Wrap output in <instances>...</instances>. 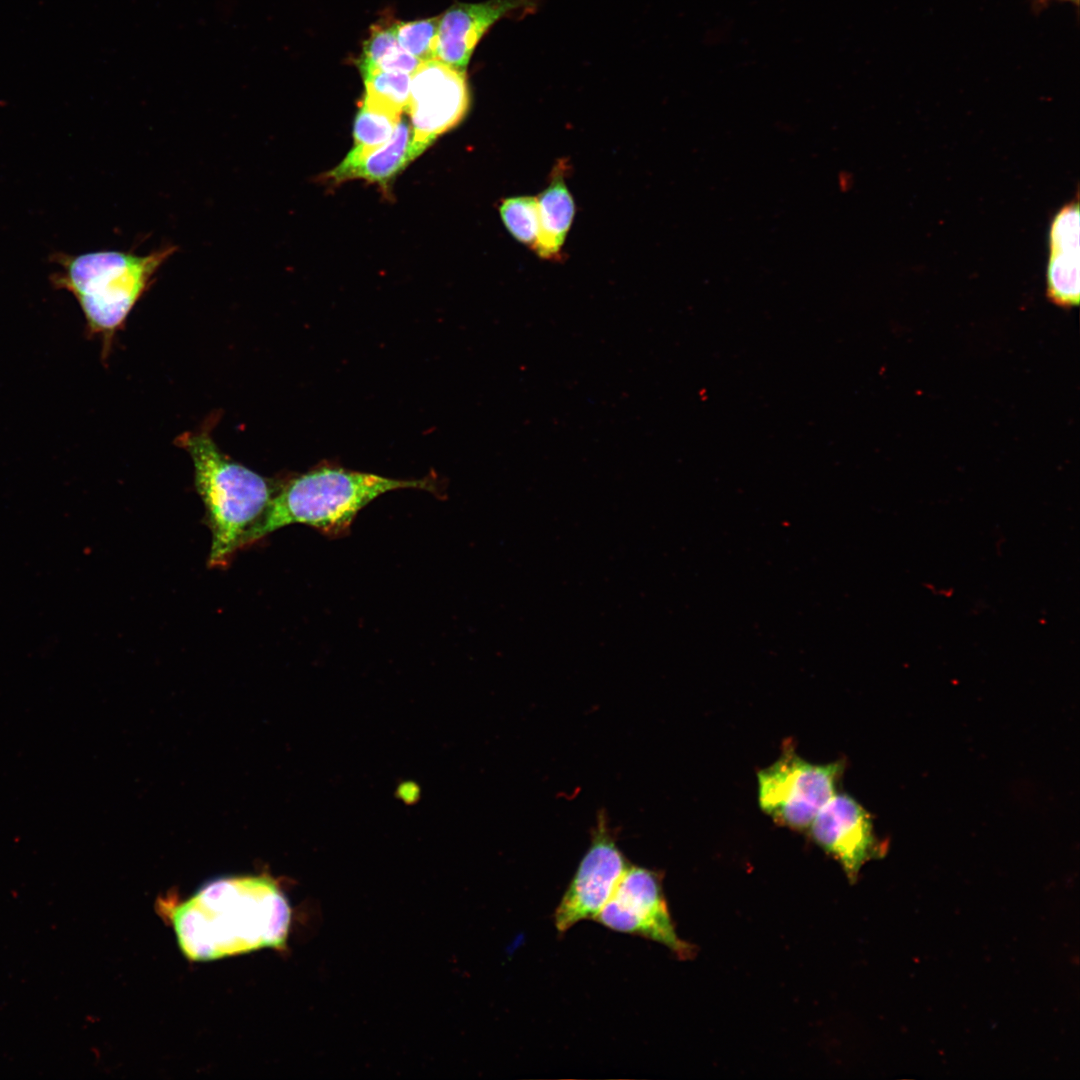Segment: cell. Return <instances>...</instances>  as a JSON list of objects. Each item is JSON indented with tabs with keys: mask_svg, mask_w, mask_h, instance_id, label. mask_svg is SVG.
I'll use <instances>...</instances> for the list:
<instances>
[{
	"mask_svg": "<svg viewBox=\"0 0 1080 1080\" xmlns=\"http://www.w3.org/2000/svg\"><path fill=\"white\" fill-rule=\"evenodd\" d=\"M170 920L184 955L207 961L261 948L284 949L291 909L266 876L224 877L175 905Z\"/></svg>",
	"mask_w": 1080,
	"mask_h": 1080,
	"instance_id": "6da1fadb",
	"label": "cell"
},
{
	"mask_svg": "<svg viewBox=\"0 0 1080 1080\" xmlns=\"http://www.w3.org/2000/svg\"><path fill=\"white\" fill-rule=\"evenodd\" d=\"M1079 235V204L1075 199L1057 212L1049 229L1046 294L1052 303L1062 308H1072L1079 303Z\"/></svg>",
	"mask_w": 1080,
	"mask_h": 1080,
	"instance_id": "8fae6325",
	"label": "cell"
},
{
	"mask_svg": "<svg viewBox=\"0 0 1080 1080\" xmlns=\"http://www.w3.org/2000/svg\"><path fill=\"white\" fill-rule=\"evenodd\" d=\"M399 489L435 492L438 488L433 479H395L340 467H318L276 489L245 547L292 524L310 526L328 537L344 536L365 506Z\"/></svg>",
	"mask_w": 1080,
	"mask_h": 1080,
	"instance_id": "7a4b0ae2",
	"label": "cell"
},
{
	"mask_svg": "<svg viewBox=\"0 0 1080 1080\" xmlns=\"http://www.w3.org/2000/svg\"><path fill=\"white\" fill-rule=\"evenodd\" d=\"M843 761L814 764L797 754L790 743L779 758L757 773L758 802L776 824L807 830L820 809L837 793Z\"/></svg>",
	"mask_w": 1080,
	"mask_h": 1080,
	"instance_id": "5b68a950",
	"label": "cell"
},
{
	"mask_svg": "<svg viewBox=\"0 0 1080 1080\" xmlns=\"http://www.w3.org/2000/svg\"><path fill=\"white\" fill-rule=\"evenodd\" d=\"M412 140V128L405 120H400L392 137L385 145L360 158L345 157L325 177L336 184L359 178L386 185L420 155Z\"/></svg>",
	"mask_w": 1080,
	"mask_h": 1080,
	"instance_id": "7c38bea8",
	"label": "cell"
},
{
	"mask_svg": "<svg viewBox=\"0 0 1080 1080\" xmlns=\"http://www.w3.org/2000/svg\"><path fill=\"white\" fill-rule=\"evenodd\" d=\"M628 866L607 816L600 811L590 845L554 911L556 930L563 934L581 921L595 920Z\"/></svg>",
	"mask_w": 1080,
	"mask_h": 1080,
	"instance_id": "52a82bcc",
	"label": "cell"
},
{
	"mask_svg": "<svg viewBox=\"0 0 1080 1080\" xmlns=\"http://www.w3.org/2000/svg\"><path fill=\"white\" fill-rule=\"evenodd\" d=\"M400 117L401 114L363 100L354 121V148L346 158H360L385 145L392 137Z\"/></svg>",
	"mask_w": 1080,
	"mask_h": 1080,
	"instance_id": "9a60e30c",
	"label": "cell"
},
{
	"mask_svg": "<svg viewBox=\"0 0 1080 1080\" xmlns=\"http://www.w3.org/2000/svg\"><path fill=\"white\" fill-rule=\"evenodd\" d=\"M176 250L175 245H167L144 255L97 251L65 256L53 282L75 296L88 330L102 337L107 353L115 332Z\"/></svg>",
	"mask_w": 1080,
	"mask_h": 1080,
	"instance_id": "277c9868",
	"label": "cell"
},
{
	"mask_svg": "<svg viewBox=\"0 0 1080 1080\" xmlns=\"http://www.w3.org/2000/svg\"><path fill=\"white\" fill-rule=\"evenodd\" d=\"M533 7L531 0L455 3L439 17L435 59L465 71L476 45L493 24Z\"/></svg>",
	"mask_w": 1080,
	"mask_h": 1080,
	"instance_id": "30bf717a",
	"label": "cell"
},
{
	"mask_svg": "<svg viewBox=\"0 0 1080 1080\" xmlns=\"http://www.w3.org/2000/svg\"><path fill=\"white\" fill-rule=\"evenodd\" d=\"M562 162L555 167L548 186L536 197L538 233L533 246L545 260L561 257V249L575 215L574 199L565 183Z\"/></svg>",
	"mask_w": 1080,
	"mask_h": 1080,
	"instance_id": "4fadbf2b",
	"label": "cell"
},
{
	"mask_svg": "<svg viewBox=\"0 0 1080 1080\" xmlns=\"http://www.w3.org/2000/svg\"><path fill=\"white\" fill-rule=\"evenodd\" d=\"M504 226L512 237L533 248L538 233L537 199L533 196H513L499 206Z\"/></svg>",
	"mask_w": 1080,
	"mask_h": 1080,
	"instance_id": "e0dca14e",
	"label": "cell"
},
{
	"mask_svg": "<svg viewBox=\"0 0 1080 1080\" xmlns=\"http://www.w3.org/2000/svg\"><path fill=\"white\" fill-rule=\"evenodd\" d=\"M470 106L464 70L437 59L420 62L411 74L407 110L413 145L422 154L441 134L458 125Z\"/></svg>",
	"mask_w": 1080,
	"mask_h": 1080,
	"instance_id": "ba28073f",
	"label": "cell"
},
{
	"mask_svg": "<svg viewBox=\"0 0 1080 1080\" xmlns=\"http://www.w3.org/2000/svg\"><path fill=\"white\" fill-rule=\"evenodd\" d=\"M662 878L655 870L629 864L595 921L613 931L657 942L686 960L694 956L695 947L676 932Z\"/></svg>",
	"mask_w": 1080,
	"mask_h": 1080,
	"instance_id": "8992f818",
	"label": "cell"
},
{
	"mask_svg": "<svg viewBox=\"0 0 1080 1080\" xmlns=\"http://www.w3.org/2000/svg\"><path fill=\"white\" fill-rule=\"evenodd\" d=\"M177 443L190 455L196 490L204 504L212 541L210 568H226L245 547L276 489L244 465L225 456L208 432L183 433Z\"/></svg>",
	"mask_w": 1080,
	"mask_h": 1080,
	"instance_id": "3957f363",
	"label": "cell"
},
{
	"mask_svg": "<svg viewBox=\"0 0 1080 1080\" xmlns=\"http://www.w3.org/2000/svg\"><path fill=\"white\" fill-rule=\"evenodd\" d=\"M439 17L394 23L396 38L420 62L435 59Z\"/></svg>",
	"mask_w": 1080,
	"mask_h": 1080,
	"instance_id": "ac0fdd59",
	"label": "cell"
},
{
	"mask_svg": "<svg viewBox=\"0 0 1080 1080\" xmlns=\"http://www.w3.org/2000/svg\"><path fill=\"white\" fill-rule=\"evenodd\" d=\"M362 77L366 88L364 101L398 114L407 110L411 74L376 70Z\"/></svg>",
	"mask_w": 1080,
	"mask_h": 1080,
	"instance_id": "2e32d148",
	"label": "cell"
},
{
	"mask_svg": "<svg viewBox=\"0 0 1080 1080\" xmlns=\"http://www.w3.org/2000/svg\"><path fill=\"white\" fill-rule=\"evenodd\" d=\"M361 75L383 70L412 74L420 61L399 45L394 23L375 25L358 60Z\"/></svg>",
	"mask_w": 1080,
	"mask_h": 1080,
	"instance_id": "5bb4252c",
	"label": "cell"
},
{
	"mask_svg": "<svg viewBox=\"0 0 1080 1080\" xmlns=\"http://www.w3.org/2000/svg\"><path fill=\"white\" fill-rule=\"evenodd\" d=\"M810 837L842 867L851 883L870 860L887 851L875 832L871 815L853 797L836 793L817 813L808 827Z\"/></svg>",
	"mask_w": 1080,
	"mask_h": 1080,
	"instance_id": "9c48e42d",
	"label": "cell"
}]
</instances>
